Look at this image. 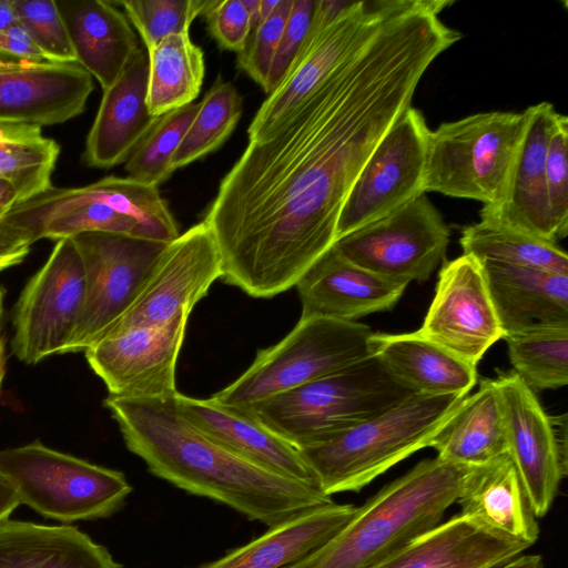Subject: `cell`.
I'll use <instances>...</instances> for the list:
<instances>
[{
  "instance_id": "53",
  "label": "cell",
  "mask_w": 568,
  "mask_h": 568,
  "mask_svg": "<svg viewBox=\"0 0 568 568\" xmlns=\"http://www.w3.org/2000/svg\"><path fill=\"white\" fill-rule=\"evenodd\" d=\"M3 290L0 287V322L2 318V312H3Z\"/></svg>"
},
{
  "instance_id": "44",
  "label": "cell",
  "mask_w": 568,
  "mask_h": 568,
  "mask_svg": "<svg viewBox=\"0 0 568 568\" xmlns=\"http://www.w3.org/2000/svg\"><path fill=\"white\" fill-rule=\"evenodd\" d=\"M0 55L11 58V60L48 61L28 31L18 21L11 27L0 30Z\"/></svg>"
},
{
  "instance_id": "3",
  "label": "cell",
  "mask_w": 568,
  "mask_h": 568,
  "mask_svg": "<svg viewBox=\"0 0 568 568\" xmlns=\"http://www.w3.org/2000/svg\"><path fill=\"white\" fill-rule=\"evenodd\" d=\"M471 466L423 459L357 507L323 547L285 568H374L442 523Z\"/></svg>"
},
{
  "instance_id": "51",
  "label": "cell",
  "mask_w": 568,
  "mask_h": 568,
  "mask_svg": "<svg viewBox=\"0 0 568 568\" xmlns=\"http://www.w3.org/2000/svg\"><path fill=\"white\" fill-rule=\"evenodd\" d=\"M251 18L252 30L254 29L258 16L261 0H242Z\"/></svg>"
},
{
  "instance_id": "46",
  "label": "cell",
  "mask_w": 568,
  "mask_h": 568,
  "mask_svg": "<svg viewBox=\"0 0 568 568\" xmlns=\"http://www.w3.org/2000/svg\"><path fill=\"white\" fill-rule=\"evenodd\" d=\"M19 505H21V501L13 484L0 473V524L8 520Z\"/></svg>"
},
{
  "instance_id": "47",
  "label": "cell",
  "mask_w": 568,
  "mask_h": 568,
  "mask_svg": "<svg viewBox=\"0 0 568 568\" xmlns=\"http://www.w3.org/2000/svg\"><path fill=\"white\" fill-rule=\"evenodd\" d=\"M18 202V192L14 185L10 181L0 178V220L4 217Z\"/></svg>"
},
{
  "instance_id": "19",
  "label": "cell",
  "mask_w": 568,
  "mask_h": 568,
  "mask_svg": "<svg viewBox=\"0 0 568 568\" xmlns=\"http://www.w3.org/2000/svg\"><path fill=\"white\" fill-rule=\"evenodd\" d=\"M295 287L302 304L301 317L356 322L372 313L392 310L407 285L349 262L333 245L302 275Z\"/></svg>"
},
{
  "instance_id": "20",
  "label": "cell",
  "mask_w": 568,
  "mask_h": 568,
  "mask_svg": "<svg viewBox=\"0 0 568 568\" xmlns=\"http://www.w3.org/2000/svg\"><path fill=\"white\" fill-rule=\"evenodd\" d=\"M524 140L506 199L497 206L483 205L480 221L514 229L557 243L546 185L545 162L557 111L549 102L526 109Z\"/></svg>"
},
{
  "instance_id": "25",
  "label": "cell",
  "mask_w": 568,
  "mask_h": 568,
  "mask_svg": "<svg viewBox=\"0 0 568 568\" xmlns=\"http://www.w3.org/2000/svg\"><path fill=\"white\" fill-rule=\"evenodd\" d=\"M456 503L462 514L494 534L529 547L538 539L537 517L509 455L471 466Z\"/></svg>"
},
{
  "instance_id": "7",
  "label": "cell",
  "mask_w": 568,
  "mask_h": 568,
  "mask_svg": "<svg viewBox=\"0 0 568 568\" xmlns=\"http://www.w3.org/2000/svg\"><path fill=\"white\" fill-rule=\"evenodd\" d=\"M373 333L357 322L301 317L283 339L260 349L248 368L211 398L225 406L248 408L338 373L374 356Z\"/></svg>"
},
{
  "instance_id": "12",
  "label": "cell",
  "mask_w": 568,
  "mask_h": 568,
  "mask_svg": "<svg viewBox=\"0 0 568 568\" xmlns=\"http://www.w3.org/2000/svg\"><path fill=\"white\" fill-rule=\"evenodd\" d=\"M449 229L425 193L336 240L349 262L386 280L423 282L445 256Z\"/></svg>"
},
{
  "instance_id": "16",
  "label": "cell",
  "mask_w": 568,
  "mask_h": 568,
  "mask_svg": "<svg viewBox=\"0 0 568 568\" xmlns=\"http://www.w3.org/2000/svg\"><path fill=\"white\" fill-rule=\"evenodd\" d=\"M418 332L475 367L489 347L504 337L477 258L463 254L443 264Z\"/></svg>"
},
{
  "instance_id": "24",
  "label": "cell",
  "mask_w": 568,
  "mask_h": 568,
  "mask_svg": "<svg viewBox=\"0 0 568 568\" xmlns=\"http://www.w3.org/2000/svg\"><path fill=\"white\" fill-rule=\"evenodd\" d=\"M528 548L459 513L414 538L374 568H491Z\"/></svg>"
},
{
  "instance_id": "45",
  "label": "cell",
  "mask_w": 568,
  "mask_h": 568,
  "mask_svg": "<svg viewBox=\"0 0 568 568\" xmlns=\"http://www.w3.org/2000/svg\"><path fill=\"white\" fill-rule=\"evenodd\" d=\"M32 244L22 230L2 217L0 220V273L21 263Z\"/></svg>"
},
{
  "instance_id": "31",
  "label": "cell",
  "mask_w": 568,
  "mask_h": 568,
  "mask_svg": "<svg viewBox=\"0 0 568 568\" xmlns=\"http://www.w3.org/2000/svg\"><path fill=\"white\" fill-rule=\"evenodd\" d=\"M437 457L460 465L479 466L508 455L499 392L495 379L484 378L473 395L433 437Z\"/></svg>"
},
{
  "instance_id": "39",
  "label": "cell",
  "mask_w": 568,
  "mask_h": 568,
  "mask_svg": "<svg viewBox=\"0 0 568 568\" xmlns=\"http://www.w3.org/2000/svg\"><path fill=\"white\" fill-rule=\"evenodd\" d=\"M17 20L50 62L77 63V57L54 0H13Z\"/></svg>"
},
{
  "instance_id": "8",
  "label": "cell",
  "mask_w": 568,
  "mask_h": 568,
  "mask_svg": "<svg viewBox=\"0 0 568 568\" xmlns=\"http://www.w3.org/2000/svg\"><path fill=\"white\" fill-rule=\"evenodd\" d=\"M0 473L13 484L21 504L61 523L109 517L132 491L123 473L40 440L0 449Z\"/></svg>"
},
{
  "instance_id": "22",
  "label": "cell",
  "mask_w": 568,
  "mask_h": 568,
  "mask_svg": "<svg viewBox=\"0 0 568 568\" xmlns=\"http://www.w3.org/2000/svg\"><path fill=\"white\" fill-rule=\"evenodd\" d=\"M149 60L144 47L106 90L85 141L89 166L109 169L123 163L156 121L148 108Z\"/></svg>"
},
{
  "instance_id": "50",
  "label": "cell",
  "mask_w": 568,
  "mask_h": 568,
  "mask_svg": "<svg viewBox=\"0 0 568 568\" xmlns=\"http://www.w3.org/2000/svg\"><path fill=\"white\" fill-rule=\"evenodd\" d=\"M280 0H261L258 8V16L254 29L262 24L275 10ZM253 29V30H254Z\"/></svg>"
},
{
  "instance_id": "10",
  "label": "cell",
  "mask_w": 568,
  "mask_h": 568,
  "mask_svg": "<svg viewBox=\"0 0 568 568\" xmlns=\"http://www.w3.org/2000/svg\"><path fill=\"white\" fill-rule=\"evenodd\" d=\"M85 274L83 308L69 353L84 352L123 316L170 244L106 232L72 237Z\"/></svg>"
},
{
  "instance_id": "37",
  "label": "cell",
  "mask_w": 568,
  "mask_h": 568,
  "mask_svg": "<svg viewBox=\"0 0 568 568\" xmlns=\"http://www.w3.org/2000/svg\"><path fill=\"white\" fill-rule=\"evenodd\" d=\"M199 109L200 102H193L158 116L125 161L129 176L155 186L166 181L173 173L172 159Z\"/></svg>"
},
{
  "instance_id": "11",
  "label": "cell",
  "mask_w": 568,
  "mask_h": 568,
  "mask_svg": "<svg viewBox=\"0 0 568 568\" xmlns=\"http://www.w3.org/2000/svg\"><path fill=\"white\" fill-rule=\"evenodd\" d=\"M85 298V274L72 239L57 241L14 305L11 351L33 365L69 353Z\"/></svg>"
},
{
  "instance_id": "36",
  "label": "cell",
  "mask_w": 568,
  "mask_h": 568,
  "mask_svg": "<svg viewBox=\"0 0 568 568\" xmlns=\"http://www.w3.org/2000/svg\"><path fill=\"white\" fill-rule=\"evenodd\" d=\"M242 113V95L232 82L217 75L200 101V109L172 159V171L217 150L232 134Z\"/></svg>"
},
{
  "instance_id": "9",
  "label": "cell",
  "mask_w": 568,
  "mask_h": 568,
  "mask_svg": "<svg viewBox=\"0 0 568 568\" xmlns=\"http://www.w3.org/2000/svg\"><path fill=\"white\" fill-rule=\"evenodd\" d=\"M404 0H364L323 30L308 28L281 83L263 101L247 128L248 142L271 138L306 98L358 52Z\"/></svg>"
},
{
  "instance_id": "4",
  "label": "cell",
  "mask_w": 568,
  "mask_h": 568,
  "mask_svg": "<svg viewBox=\"0 0 568 568\" xmlns=\"http://www.w3.org/2000/svg\"><path fill=\"white\" fill-rule=\"evenodd\" d=\"M465 397L410 394L373 418L298 452L325 495L359 491L397 463L429 447Z\"/></svg>"
},
{
  "instance_id": "33",
  "label": "cell",
  "mask_w": 568,
  "mask_h": 568,
  "mask_svg": "<svg viewBox=\"0 0 568 568\" xmlns=\"http://www.w3.org/2000/svg\"><path fill=\"white\" fill-rule=\"evenodd\" d=\"M459 243L479 262L568 275L567 253L557 243L514 229L479 221L463 229Z\"/></svg>"
},
{
  "instance_id": "35",
  "label": "cell",
  "mask_w": 568,
  "mask_h": 568,
  "mask_svg": "<svg viewBox=\"0 0 568 568\" xmlns=\"http://www.w3.org/2000/svg\"><path fill=\"white\" fill-rule=\"evenodd\" d=\"M514 373L535 393L568 383V325L538 326L509 334Z\"/></svg>"
},
{
  "instance_id": "38",
  "label": "cell",
  "mask_w": 568,
  "mask_h": 568,
  "mask_svg": "<svg viewBox=\"0 0 568 568\" xmlns=\"http://www.w3.org/2000/svg\"><path fill=\"white\" fill-rule=\"evenodd\" d=\"M138 30L145 50L172 34L190 33L194 19L203 14L207 0H129L116 2Z\"/></svg>"
},
{
  "instance_id": "40",
  "label": "cell",
  "mask_w": 568,
  "mask_h": 568,
  "mask_svg": "<svg viewBox=\"0 0 568 568\" xmlns=\"http://www.w3.org/2000/svg\"><path fill=\"white\" fill-rule=\"evenodd\" d=\"M568 119L557 113L548 141L545 174L558 240L568 233Z\"/></svg>"
},
{
  "instance_id": "26",
  "label": "cell",
  "mask_w": 568,
  "mask_h": 568,
  "mask_svg": "<svg viewBox=\"0 0 568 568\" xmlns=\"http://www.w3.org/2000/svg\"><path fill=\"white\" fill-rule=\"evenodd\" d=\"M54 1L65 23L77 63L106 90L141 48L128 18L115 2Z\"/></svg>"
},
{
  "instance_id": "32",
  "label": "cell",
  "mask_w": 568,
  "mask_h": 568,
  "mask_svg": "<svg viewBox=\"0 0 568 568\" xmlns=\"http://www.w3.org/2000/svg\"><path fill=\"white\" fill-rule=\"evenodd\" d=\"M148 108L153 116L193 103L200 94L205 63L190 33L172 34L146 50Z\"/></svg>"
},
{
  "instance_id": "52",
  "label": "cell",
  "mask_w": 568,
  "mask_h": 568,
  "mask_svg": "<svg viewBox=\"0 0 568 568\" xmlns=\"http://www.w3.org/2000/svg\"><path fill=\"white\" fill-rule=\"evenodd\" d=\"M4 372H6V355H4V344H3L2 334H1V322H0V390H1V385H2L3 377H4Z\"/></svg>"
},
{
  "instance_id": "48",
  "label": "cell",
  "mask_w": 568,
  "mask_h": 568,
  "mask_svg": "<svg viewBox=\"0 0 568 568\" xmlns=\"http://www.w3.org/2000/svg\"><path fill=\"white\" fill-rule=\"evenodd\" d=\"M491 568H544V560L540 555L528 554L517 557Z\"/></svg>"
},
{
  "instance_id": "21",
  "label": "cell",
  "mask_w": 568,
  "mask_h": 568,
  "mask_svg": "<svg viewBox=\"0 0 568 568\" xmlns=\"http://www.w3.org/2000/svg\"><path fill=\"white\" fill-rule=\"evenodd\" d=\"M3 219L22 230L32 243L41 239H72L87 232L150 240L134 219L119 212L103 197L95 182L73 189L51 186L17 203Z\"/></svg>"
},
{
  "instance_id": "28",
  "label": "cell",
  "mask_w": 568,
  "mask_h": 568,
  "mask_svg": "<svg viewBox=\"0 0 568 568\" xmlns=\"http://www.w3.org/2000/svg\"><path fill=\"white\" fill-rule=\"evenodd\" d=\"M373 355L414 394L467 396L477 383L475 366L467 364L418 331L404 334L373 333Z\"/></svg>"
},
{
  "instance_id": "27",
  "label": "cell",
  "mask_w": 568,
  "mask_h": 568,
  "mask_svg": "<svg viewBox=\"0 0 568 568\" xmlns=\"http://www.w3.org/2000/svg\"><path fill=\"white\" fill-rule=\"evenodd\" d=\"M480 263L504 337L538 326L568 325V275Z\"/></svg>"
},
{
  "instance_id": "5",
  "label": "cell",
  "mask_w": 568,
  "mask_h": 568,
  "mask_svg": "<svg viewBox=\"0 0 568 568\" xmlns=\"http://www.w3.org/2000/svg\"><path fill=\"white\" fill-rule=\"evenodd\" d=\"M410 394L372 356L242 409L298 449L357 426Z\"/></svg>"
},
{
  "instance_id": "30",
  "label": "cell",
  "mask_w": 568,
  "mask_h": 568,
  "mask_svg": "<svg viewBox=\"0 0 568 568\" xmlns=\"http://www.w3.org/2000/svg\"><path fill=\"white\" fill-rule=\"evenodd\" d=\"M0 568H123L75 526L0 524Z\"/></svg>"
},
{
  "instance_id": "14",
  "label": "cell",
  "mask_w": 568,
  "mask_h": 568,
  "mask_svg": "<svg viewBox=\"0 0 568 568\" xmlns=\"http://www.w3.org/2000/svg\"><path fill=\"white\" fill-rule=\"evenodd\" d=\"M186 316L161 326L113 328L84 351L109 395L155 398L178 393L175 367L183 345Z\"/></svg>"
},
{
  "instance_id": "29",
  "label": "cell",
  "mask_w": 568,
  "mask_h": 568,
  "mask_svg": "<svg viewBox=\"0 0 568 568\" xmlns=\"http://www.w3.org/2000/svg\"><path fill=\"white\" fill-rule=\"evenodd\" d=\"M357 507L334 501L311 509L196 568H285L327 544Z\"/></svg>"
},
{
  "instance_id": "15",
  "label": "cell",
  "mask_w": 568,
  "mask_h": 568,
  "mask_svg": "<svg viewBox=\"0 0 568 568\" xmlns=\"http://www.w3.org/2000/svg\"><path fill=\"white\" fill-rule=\"evenodd\" d=\"M221 276L219 247L201 221L166 246L132 305L109 331L161 326L180 316L189 317Z\"/></svg>"
},
{
  "instance_id": "49",
  "label": "cell",
  "mask_w": 568,
  "mask_h": 568,
  "mask_svg": "<svg viewBox=\"0 0 568 568\" xmlns=\"http://www.w3.org/2000/svg\"><path fill=\"white\" fill-rule=\"evenodd\" d=\"M17 21L13 0H0V30L11 27Z\"/></svg>"
},
{
  "instance_id": "42",
  "label": "cell",
  "mask_w": 568,
  "mask_h": 568,
  "mask_svg": "<svg viewBox=\"0 0 568 568\" xmlns=\"http://www.w3.org/2000/svg\"><path fill=\"white\" fill-rule=\"evenodd\" d=\"M203 16L210 34L222 49L240 53L245 48L252 23L242 0L210 1Z\"/></svg>"
},
{
  "instance_id": "6",
  "label": "cell",
  "mask_w": 568,
  "mask_h": 568,
  "mask_svg": "<svg viewBox=\"0 0 568 568\" xmlns=\"http://www.w3.org/2000/svg\"><path fill=\"white\" fill-rule=\"evenodd\" d=\"M528 114L489 111L430 130L424 191L497 206L506 199Z\"/></svg>"
},
{
  "instance_id": "18",
  "label": "cell",
  "mask_w": 568,
  "mask_h": 568,
  "mask_svg": "<svg viewBox=\"0 0 568 568\" xmlns=\"http://www.w3.org/2000/svg\"><path fill=\"white\" fill-rule=\"evenodd\" d=\"M93 90L79 63L0 59V120L42 128L81 114Z\"/></svg>"
},
{
  "instance_id": "43",
  "label": "cell",
  "mask_w": 568,
  "mask_h": 568,
  "mask_svg": "<svg viewBox=\"0 0 568 568\" xmlns=\"http://www.w3.org/2000/svg\"><path fill=\"white\" fill-rule=\"evenodd\" d=\"M316 0H293L292 9L270 70L266 94L283 80L307 34Z\"/></svg>"
},
{
  "instance_id": "13",
  "label": "cell",
  "mask_w": 568,
  "mask_h": 568,
  "mask_svg": "<svg viewBox=\"0 0 568 568\" xmlns=\"http://www.w3.org/2000/svg\"><path fill=\"white\" fill-rule=\"evenodd\" d=\"M430 129L423 113L407 108L379 140L355 180L339 213L336 240L369 224L424 191Z\"/></svg>"
},
{
  "instance_id": "2",
  "label": "cell",
  "mask_w": 568,
  "mask_h": 568,
  "mask_svg": "<svg viewBox=\"0 0 568 568\" xmlns=\"http://www.w3.org/2000/svg\"><path fill=\"white\" fill-rule=\"evenodd\" d=\"M176 394L104 399L128 449L153 475L268 528L333 501L318 485L266 469L197 430L182 415Z\"/></svg>"
},
{
  "instance_id": "41",
  "label": "cell",
  "mask_w": 568,
  "mask_h": 568,
  "mask_svg": "<svg viewBox=\"0 0 568 568\" xmlns=\"http://www.w3.org/2000/svg\"><path fill=\"white\" fill-rule=\"evenodd\" d=\"M293 0H280L274 12L254 29L252 39L237 53V67L266 92L270 70L288 19Z\"/></svg>"
},
{
  "instance_id": "17",
  "label": "cell",
  "mask_w": 568,
  "mask_h": 568,
  "mask_svg": "<svg viewBox=\"0 0 568 568\" xmlns=\"http://www.w3.org/2000/svg\"><path fill=\"white\" fill-rule=\"evenodd\" d=\"M496 381L511 458L536 517L550 509L567 474V454L559 447L551 420L532 392L514 372Z\"/></svg>"
},
{
  "instance_id": "23",
  "label": "cell",
  "mask_w": 568,
  "mask_h": 568,
  "mask_svg": "<svg viewBox=\"0 0 568 568\" xmlns=\"http://www.w3.org/2000/svg\"><path fill=\"white\" fill-rule=\"evenodd\" d=\"M176 402L193 427L229 450L282 476L318 485L298 449L247 410L179 392Z\"/></svg>"
},
{
  "instance_id": "1",
  "label": "cell",
  "mask_w": 568,
  "mask_h": 568,
  "mask_svg": "<svg viewBox=\"0 0 568 568\" xmlns=\"http://www.w3.org/2000/svg\"><path fill=\"white\" fill-rule=\"evenodd\" d=\"M455 42L430 13L399 9L275 134L248 142L203 219L225 283L262 298L296 285L336 242L344 202L375 146Z\"/></svg>"
},
{
  "instance_id": "34",
  "label": "cell",
  "mask_w": 568,
  "mask_h": 568,
  "mask_svg": "<svg viewBox=\"0 0 568 568\" xmlns=\"http://www.w3.org/2000/svg\"><path fill=\"white\" fill-rule=\"evenodd\" d=\"M59 152L57 142L44 136L40 126L0 120V178L14 185L19 202L52 186Z\"/></svg>"
}]
</instances>
